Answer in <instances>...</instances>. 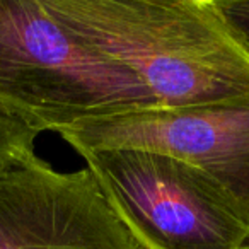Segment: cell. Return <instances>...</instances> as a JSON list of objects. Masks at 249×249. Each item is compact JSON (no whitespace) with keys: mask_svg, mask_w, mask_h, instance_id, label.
Returning a JSON list of instances; mask_svg holds the SVG:
<instances>
[{"mask_svg":"<svg viewBox=\"0 0 249 249\" xmlns=\"http://www.w3.org/2000/svg\"><path fill=\"white\" fill-rule=\"evenodd\" d=\"M92 48L126 67L160 109L249 99V46L215 0H41Z\"/></svg>","mask_w":249,"mask_h":249,"instance_id":"6da1fadb","label":"cell"},{"mask_svg":"<svg viewBox=\"0 0 249 249\" xmlns=\"http://www.w3.org/2000/svg\"><path fill=\"white\" fill-rule=\"evenodd\" d=\"M0 107L38 133L160 109L126 67L56 21L41 0H0Z\"/></svg>","mask_w":249,"mask_h":249,"instance_id":"7a4b0ae2","label":"cell"},{"mask_svg":"<svg viewBox=\"0 0 249 249\" xmlns=\"http://www.w3.org/2000/svg\"><path fill=\"white\" fill-rule=\"evenodd\" d=\"M145 249H249V205L203 171L143 149L80 152Z\"/></svg>","mask_w":249,"mask_h":249,"instance_id":"3957f363","label":"cell"},{"mask_svg":"<svg viewBox=\"0 0 249 249\" xmlns=\"http://www.w3.org/2000/svg\"><path fill=\"white\" fill-rule=\"evenodd\" d=\"M0 249H145L90 171L60 173L35 149L0 169Z\"/></svg>","mask_w":249,"mask_h":249,"instance_id":"277c9868","label":"cell"},{"mask_svg":"<svg viewBox=\"0 0 249 249\" xmlns=\"http://www.w3.org/2000/svg\"><path fill=\"white\" fill-rule=\"evenodd\" d=\"M77 152L143 149L203 171L249 205V99L96 118L58 133Z\"/></svg>","mask_w":249,"mask_h":249,"instance_id":"5b68a950","label":"cell"},{"mask_svg":"<svg viewBox=\"0 0 249 249\" xmlns=\"http://www.w3.org/2000/svg\"><path fill=\"white\" fill-rule=\"evenodd\" d=\"M39 133L0 107V169L16 156L35 149Z\"/></svg>","mask_w":249,"mask_h":249,"instance_id":"8992f818","label":"cell"},{"mask_svg":"<svg viewBox=\"0 0 249 249\" xmlns=\"http://www.w3.org/2000/svg\"><path fill=\"white\" fill-rule=\"evenodd\" d=\"M225 21L249 46V0H215Z\"/></svg>","mask_w":249,"mask_h":249,"instance_id":"52a82bcc","label":"cell"}]
</instances>
